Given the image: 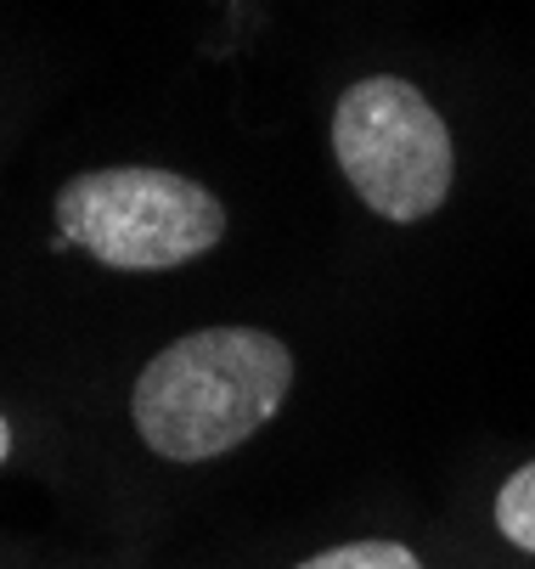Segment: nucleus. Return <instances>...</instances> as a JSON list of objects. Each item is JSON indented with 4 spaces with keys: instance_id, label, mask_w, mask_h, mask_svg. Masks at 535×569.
<instances>
[{
    "instance_id": "nucleus-1",
    "label": "nucleus",
    "mask_w": 535,
    "mask_h": 569,
    "mask_svg": "<svg viewBox=\"0 0 535 569\" xmlns=\"http://www.w3.org/2000/svg\"><path fill=\"white\" fill-rule=\"evenodd\" d=\"M293 389V356L260 328H203L159 350L130 395L135 435L170 462H209L260 435Z\"/></svg>"
},
{
    "instance_id": "nucleus-2",
    "label": "nucleus",
    "mask_w": 535,
    "mask_h": 569,
    "mask_svg": "<svg viewBox=\"0 0 535 569\" xmlns=\"http://www.w3.org/2000/svg\"><path fill=\"white\" fill-rule=\"evenodd\" d=\"M57 231L113 271H175L225 237V209L175 170H85L57 192Z\"/></svg>"
},
{
    "instance_id": "nucleus-3",
    "label": "nucleus",
    "mask_w": 535,
    "mask_h": 569,
    "mask_svg": "<svg viewBox=\"0 0 535 569\" xmlns=\"http://www.w3.org/2000/svg\"><path fill=\"white\" fill-rule=\"evenodd\" d=\"M333 152L355 198L395 226L428 220L451 192V136L428 97L395 73L350 86L333 108Z\"/></svg>"
},
{
    "instance_id": "nucleus-4",
    "label": "nucleus",
    "mask_w": 535,
    "mask_h": 569,
    "mask_svg": "<svg viewBox=\"0 0 535 569\" xmlns=\"http://www.w3.org/2000/svg\"><path fill=\"white\" fill-rule=\"evenodd\" d=\"M496 530L513 541V547H524V552H535V462H524L502 491H496Z\"/></svg>"
},
{
    "instance_id": "nucleus-5",
    "label": "nucleus",
    "mask_w": 535,
    "mask_h": 569,
    "mask_svg": "<svg viewBox=\"0 0 535 569\" xmlns=\"http://www.w3.org/2000/svg\"><path fill=\"white\" fill-rule=\"evenodd\" d=\"M299 569H423V563L401 541H350V547H327L316 558H304Z\"/></svg>"
},
{
    "instance_id": "nucleus-6",
    "label": "nucleus",
    "mask_w": 535,
    "mask_h": 569,
    "mask_svg": "<svg viewBox=\"0 0 535 569\" xmlns=\"http://www.w3.org/2000/svg\"><path fill=\"white\" fill-rule=\"evenodd\" d=\"M7 451H12V423L0 418V462H7Z\"/></svg>"
}]
</instances>
